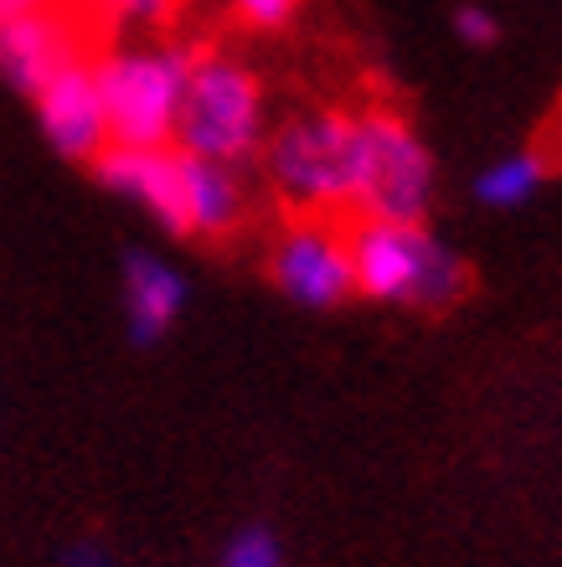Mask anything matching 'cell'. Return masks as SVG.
Here are the masks:
<instances>
[{
    "mask_svg": "<svg viewBox=\"0 0 562 567\" xmlns=\"http://www.w3.org/2000/svg\"><path fill=\"white\" fill-rule=\"evenodd\" d=\"M264 176L295 217L351 212L361 181V109H305L264 140Z\"/></svg>",
    "mask_w": 562,
    "mask_h": 567,
    "instance_id": "cell-1",
    "label": "cell"
},
{
    "mask_svg": "<svg viewBox=\"0 0 562 567\" xmlns=\"http://www.w3.org/2000/svg\"><path fill=\"white\" fill-rule=\"evenodd\" d=\"M346 254H351L356 295L402 310H449L464 289L470 269L464 258L449 254V243L429 233V223H371L356 217L346 227Z\"/></svg>",
    "mask_w": 562,
    "mask_h": 567,
    "instance_id": "cell-2",
    "label": "cell"
},
{
    "mask_svg": "<svg viewBox=\"0 0 562 567\" xmlns=\"http://www.w3.org/2000/svg\"><path fill=\"white\" fill-rule=\"evenodd\" d=\"M268 140V93L264 78L253 73L233 52H207L196 47V62L186 73V93H181L176 114V140L171 145L186 155L217 165H243L253 161Z\"/></svg>",
    "mask_w": 562,
    "mask_h": 567,
    "instance_id": "cell-3",
    "label": "cell"
},
{
    "mask_svg": "<svg viewBox=\"0 0 562 567\" xmlns=\"http://www.w3.org/2000/svg\"><path fill=\"white\" fill-rule=\"evenodd\" d=\"M192 62V42H124L93 58L109 114V145H171Z\"/></svg>",
    "mask_w": 562,
    "mask_h": 567,
    "instance_id": "cell-4",
    "label": "cell"
},
{
    "mask_svg": "<svg viewBox=\"0 0 562 567\" xmlns=\"http://www.w3.org/2000/svg\"><path fill=\"white\" fill-rule=\"evenodd\" d=\"M433 155L398 109H361V181H356V217L371 223H423L433 207Z\"/></svg>",
    "mask_w": 562,
    "mask_h": 567,
    "instance_id": "cell-5",
    "label": "cell"
},
{
    "mask_svg": "<svg viewBox=\"0 0 562 567\" xmlns=\"http://www.w3.org/2000/svg\"><path fill=\"white\" fill-rule=\"evenodd\" d=\"M268 279L284 299L305 310H336L356 295L351 284V254H346V227L336 217H295L279 227L268 248Z\"/></svg>",
    "mask_w": 562,
    "mask_h": 567,
    "instance_id": "cell-6",
    "label": "cell"
},
{
    "mask_svg": "<svg viewBox=\"0 0 562 567\" xmlns=\"http://www.w3.org/2000/svg\"><path fill=\"white\" fill-rule=\"evenodd\" d=\"M83 58H89V21L73 6H42L0 27V78L27 99H37L62 68Z\"/></svg>",
    "mask_w": 562,
    "mask_h": 567,
    "instance_id": "cell-7",
    "label": "cell"
},
{
    "mask_svg": "<svg viewBox=\"0 0 562 567\" xmlns=\"http://www.w3.org/2000/svg\"><path fill=\"white\" fill-rule=\"evenodd\" d=\"M31 104H37V124H42L47 145L58 150L62 161L93 165L109 150V114H104V93H99L93 58L62 68Z\"/></svg>",
    "mask_w": 562,
    "mask_h": 567,
    "instance_id": "cell-8",
    "label": "cell"
},
{
    "mask_svg": "<svg viewBox=\"0 0 562 567\" xmlns=\"http://www.w3.org/2000/svg\"><path fill=\"white\" fill-rule=\"evenodd\" d=\"M114 196L134 202L155 227L181 238V150L176 145H109L93 161Z\"/></svg>",
    "mask_w": 562,
    "mask_h": 567,
    "instance_id": "cell-9",
    "label": "cell"
},
{
    "mask_svg": "<svg viewBox=\"0 0 562 567\" xmlns=\"http://www.w3.org/2000/svg\"><path fill=\"white\" fill-rule=\"evenodd\" d=\"M248 223V192L233 165L202 161L181 150V238L223 243Z\"/></svg>",
    "mask_w": 562,
    "mask_h": 567,
    "instance_id": "cell-10",
    "label": "cell"
},
{
    "mask_svg": "<svg viewBox=\"0 0 562 567\" xmlns=\"http://www.w3.org/2000/svg\"><path fill=\"white\" fill-rule=\"evenodd\" d=\"M186 310V274L161 254H124V326L134 346H155Z\"/></svg>",
    "mask_w": 562,
    "mask_h": 567,
    "instance_id": "cell-11",
    "label": "cell"
},
{
    "mask_svg": "<svg viewBox=\"0 0 562 567\" xmlns=\"http://www.w3.org/2000/svg\"><path fill=\"white\" fill-rule=\"evenodd\" d=\"M548 181V161L542 150H511L501 161H490L480 176H474V202H486L495 212H511L521 202H532L537 186Z\"/></svg>",
    "mask_w": 562,
    "mask_h": 567,
    "instance_id": "cell-12",
    "label": "cell"
},
{
    "mask_svg": "<svg viewBox=\"0 0 562 567\" xmlns=\"http://www.w3.org/2000/svg\"><path fill=\"white\" fill-rule=\"evenodd\" d=\"M83 21L99 31H119V37H140V31H161L176 16V0H89Z\"/></svg>",
    "mask_w": 562,
    "mask_h": 567,
    "instance_id": "cell-13",
    "label": "cell"
},
{
    "mask_svg": "<svg viewBox=\"0 0 562 567\" xmlns=\"http://www.w3.org/2000/svg\"><path fill=\"white\" fill-rule=\"evenodd\" d=\"M217 567H284V547L268 526H243V532L227 537Z\"/></svg>",
    "mask_w": 562,
    "mask_h": 567,
    "instance_id": "cell-14",
    "label": "cell"
},
{
    "mask_svg": "<svg viewBox=\"0 0 562 567\" xmlns=\"http://www.w3.org/2000/svg\"><path fill=\"white\" fill-rule=\"evenodd\" d=\"M227 6H233L237 27H248V31H279L299 11V0H227Z\"/></svg>",
    "mask_w": 562,
    "mask_h": 567,
    "instance_id": "cell-15",
    "label": "cell"
},
{
    "mask_svg": "<svg viewBox=\"0 0 562 567\" xmlns=\"http://www.w3.org/2000/svg\"><path fill=\"white\" fill-rule=\"evenodd\" d=\"M454 31L464 47H490L495 37H501V21L486 11V6H459L454 11Z\"/></svg>",
    "mask_w": 562,
    "mask_h": 567,
    "instance_id": "cell-16",
    "label": "cell"
},
{
    "mask_svg": "<svg viewBox=\"0 0 562 567\" xmlns=\"http://www.w3.org/2000/svg\"><path fill=\"white\" fill-rule=\"evenodd\" d=\"M58 563L62 567H119V553L109 547L104 537H78V542H68L58 553Z\"/></svg>",
    "mask_w": 562,
    "mask_h": 567,
    "instance_id": "cell-17",
    "label": "cell"
},
{
    "mask_svg": "<svg viewBox=\"0 0 562 567\" xmlns=\"http://www.w3.org/2000/svg\"><path fill=\"white\" fill-rule=\"evenodd\" d=\"M42 6H52V0H0V27H6V21H16V16L42 11Z\"/></svg>",
    "mask_w": 562,
    "mask_h": 567,
    "instance_id": "cell-18",
    "label": "cell"
},
{
    "mask_svg": "<svg viewBox=\"0 0 562 567\" xmlns=\"http://www.w3.org/2000/svg\"><path fill=\"white\" fill-rule=\"evenodd\" d=\"M52 6H73V11H83V6H89V0H52Z\"/></svg>",
    "mask_w": 562,
    "mask_h": 567,
    "instance_id": "cell-19",
    "label": "cell"
}]
</instances>
